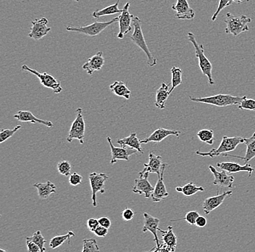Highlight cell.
Segmentation results:
<instances>
[{
	"mask_svg": "<svg viewBox=\"0 0 255 252\" xmlns=\"http://www.w3.org/2000/svg\"><path fill=\"white\" fill-rule=\"evenodd\" d=\"M94 234L98 237H105L108 234V228L99 226L94 231Z\"/></svg>",
	"mask_w": 255,
	"mask_h": 252,
	"instance_id": "45",
	"label": "cell"
},
{
	"mask_svg": "<svg viewBox=\"0 0 255 252\" xmlns=\"http://www.w3.org/2000/svg\"><path fill=\"white\" fill-rule=\"evenodd\" d=\"M226 27L225 31L227 34H232L234 36H239L242 33L250 31L249 23H251L252 18L242 15L241 16H235L228 12L224 20Z\"/></svg>",
	"mask_w": 255,
	"mask_h": 252,
	"instance_id": "4",
	"label": "cell"
},
{
	"mask_svg": "<svg viewBox=\"0 0 255 252\" xmlns=\"http://www.w3.org/2000/svg\"><path fill=\"white\" fill-rule=\"evenodd\" d=\"M75 1H79L80 0H75Z\"/></svg>",
	"mask_w": 255,
	"mask_h": 252,
	"instance_id": "50",
	"label": "cell"
},
{
	"mask_svg": "<svg viewBox=\"0 0 255 252\" xmlns=\"http://www.w3.org/2000/svg\"><path fill=\"white\" fill-rule=\"evenodd\" d=\"M199 216V214L197 211H190L186 213L184 218H181V219L171 220V222H178L181 221V220H185V221L187 222L191 226H195L196 220H197Z\"/></svg>",
	"mask_w": 255,
	"mask_h": 252,
	"instance_id": "39",
	"label": "cell"
},
{
	"mask_svg": "<svg viewBox=\"0 0 255 252\" xmlns=\"http://www.w3.org/2000/svg\"><path fill=\"white\" fill-rule=\"evenodd\" d=\"M57 170H58L59 173L64 176H70L71 172V164L68 161H61L57 164Z\"/></svg>",
	"mask_w": 255,
	"mask_h": 252,
	"instance_id": "38",
	"label": "cell"
},
{
	"mask_svg": "<svg viewBox=\"0 0 255 252\" xmlns=\"http://www.w3.org/2000/svg\"><path fill=\"white\" fill-rule=\"evenodd\" d=\"M98 220L100 226L108 228V229L111 227V220H110V218H108V217H101V218H99Z\"/></svg>",
	"mask_w": 255,
	"mask_h": 252,
	"instance_id": "47",
	"label": "cell"
},
{
	"mask_svg": "<svg viewBox=\"0 0 255 252\" xmlns=\"http://www.w3.org/2000/svg\"><path fill=\"white\" fill-rule=\"evenodd\" d=\"M21 126L18 125L15 127L14 129H6V130H1L0 132V143H3L7 140L8 139L10 138L11 137L13 136L14 134L17 132V130L21 128Z\"/></svg>",
	"mask_w": 255,
	"mask_h": 252,
	"instance_id": "37",
	"label": "cell"
},
{
	"mask_svg": "<svg viewBox=\"0 0 255 252\" xmlns=\"http://www.w3.org/2000/svg\"><path fill=\"white\" fill-rule=\"evenodd\" d=\"M76 113H77V116H76L74 122L72 124L69 134H68V138H67V141L71 143L73 140L76 139V140H79L81 144H84L86 124L85 122H84V116H83L82 109L81 108H77Z\"/></svg>",
	"mask_w": 255,
	"mask_h": 252,
	"instance_id": "8",
	"label": "cell"
},
{
	"mask_svg": "<svg viewBox=\"0 0 255 252\" xmlns=\"http://www.w3.org/2000/svg\"><path fill=\"white\" fill-rule=\"evenodd\" d=\"M83 244H84V247H83L82 252L100 251V248H99L97 241L95 239H84L83 241Z\"/></svg>",
	"mask_w": 255,
	"mask_h": 252,
	"instance_id": "36",
	"label": "cell"
},
{
	"mask_svg": "<svg viewBox=\"0 0 255 252\" xmlns=\"http://www.w3.org/2000/svg\"><path fill=\"white\" fill-rule=\"evenodd\" d=\"M173 227L168 226L166 231L159 228L158 231L162 234V239L163 244L168 247L172 252H175L177 247V237L173 233Z\"/></svg>",
	"mask_w": 255,
	"mask_h": 252,
	"instance_id": "25",
	"label": "cell"
},
{
	"mask_svg": "<svg viewBox=\"0 0 255 252\" xmlns=\"http://www.w3.org/2000/svg\"><path fill=\"white\" fill-rule=\"evenodd\" d=\"M210 172L214 175V181L213 185L218 188H228L233 187V184L235 179L233 175H229L226 170H221V172L218 171L213 166H209Z\"/></svg>",
	"mask_w": 255,
	"mask_h": 252,
	"instance_id": "16",
	"label": "cell"
},
{
	"mask_svg": "<svg viewBox=\"0 0 255 252\" xmlns=\"http://www.w3.org/2000/svg\"><path fill=\"white\" fill-rule=\"evenodd\" d=\"M87 226L88 228H89V231L94 233L96 228L100 226V223H99L98 219H96V218H90V219L87 220Z\"/></svg>",
	"mask_w": 255,
	"mask_h": 252,
	"instance_id": "44",
	"label": "cell"
},
{
	"mask_svg": "<svg viewBox=\"0 0 255 252\" xmlns=\"http://www.w3.org/2000/svg\"><path fill=\"white\" fill-rule=\"evenodd\" d=\"M26 241H30V242H33L37 244L39 248L41 249V252L46 251V248L44 247V245H45L47 241L43 237L41 231H37L36 232H35L31 237H27Z\"/></svg>",
	"mask_w": 255,
	"mask_h": 252,
	"instance_id": "35",
	"label": "cell"
},
{
	"mask_svg": "<svg viewBox=\"0 0 255 252\" xmlns=\"http://www.w3.org/2000/svg\"><path fill=\"white\" fill-rule=\"evenodd\" d=\"M14 118H15L17 121L22 122H30L31 124H41L46 127H54L53 123L50 121L43 120V119H39L33 116L31 111H19L17 114L14 115Z\"/></svg>",
	"mask_w": 255,
	"mask_h": 252,
	"instance_id": "22",
	"label": "cell"
},
{
	"mask_svg": "<svg viewBox=\"0 0 255 252\" xmlns=\"http://www.w3.org/2000/svg\"><path fill=\"white\" fill-rule=\"evenodd\" d=\"M74 236L75 234L73 231H69V232L65 234V235L55 236V237L52 238V239H51L50 243H49V247L52 249V250H55V249L60 247L62 244L65 243L66 241L70 240V239Z\"/></svg>",
	"mask_w": 255,
	"mask_h": 252,
	"instance_id": "33",
	"label": "cell"
},
{
	"mask_svg": "<svg viewBox=\"0 0 255 252\" xmlns=\"http://www.w3.org/2000/svg\"><path fill=\"white\" fill-rule=\"evenodd\" d=\"M245 143L247 146L246 154L244 157L242 156H234V155L224 154L223 156L225 157H234L237 159H242L245 164L250 162L252 159L255 158V132L253 134V136L249 138H245Z\"/></svg>",
	"mask_w": 255,
	"mask_h": 252,
	"instance_id": "23",
	"label": "cell"
},
{
	"mask_svg": "<svg viewBox=\"0 0 255 252\" xmlns=\"http://www.w3.org/2000/svg\"><path fill=\"white\" fill-rule=\"evenodd\" d=\"M83 178L81 175L78 174L77 172H74L70 175L69 183L70 185L73 186H77L82 183Z\"/></svg>",
	"mask_w": 255,
	"mask_h": 252,
	"instance_id": "42",
	"label": "cell"
},
{
	"mask_svg": "<svg viewBox=\"0 0 255 252\" xmlns=\"http://www.w3.org/2000/svg\"><path fill=\"white\" fill-rule=\"evenodd\" d=\"M197 137L201 142L209 145L214 143V132L212 130H202L197 133Z\"/></svg>",
	"mask_w": 255,
	"mask_h": 252,
	"instance_id": "34",
	"label": "cell"
},
{
	"mask_svg": "<svg viewBox=\"0 0 255 252\" xmlns=\"http://www.w3.org/2000/svg\"><path fill=\"white\" fill-rule=\"evenodd\" d=\"M48 19L46 17L36 19L31 21V28L28 36L34 40H40L44 36H47L52 28L48 27Z\"/></svg>",
	"mask_w": 255,
	"mask_h": 252,
	"instance_id": "12",
	"label": "cell"
},
{
	"mask_svg": "<svg viewBox=\"0 0 255 252\" xmlns=\"http://www.w3.org/2000/svg\"><path fill=\"white\" fill-rule=\"evenodd\" d=\"M232 195L233 191H229L219 194V195L207 198V199H205V202H203V204H202V208H203L205 215H208L209 214H210V212L216 210L217 208H218L224 202V201L227 198L231 197Z\"/></svg>",
	"mask_w": 255,
	"mask_h": 252,
	"instance_id": "17",
	"label": "cell"
},
{
	"mask_svg": "<svg viewBox=\"0 0 255 252\" xmlns=\"http://www.w3.org/2000/svg\"><path fill=\"white\" fill-rule=\"evenodd\" d=\"M135 212L130 208H127L122 212V218L125 221H130L134 217Z\"/></svg>",
	"mask_w": 255,
	"mask_h": 252,
	"instance_id": "43",
	"label": "cell"
},
{
	"mask_svg": "<svg viewBox=\"0 0 255 252\" xmlns=\"http://www.w3.org/2000/svg\"><path fill=\"white\" fill-rule=\"evenodd\" d=\"M172 9L175 11V16L178 19L193 20L195 17V11L191 8L187 0H177Z\"/></svg>",
	"mask_w": 255,
	"mask_h": 252,
	"instance_id": "14",
	"label": "cell"
},
{
	"mask_svg": "<svg viewBox=\"0 0 255 252\" xmlns=\"http://www.w3.org/2000/svg\"><path fill=\"white\" fill-rule=\"evenodd\" d=\"M207 220L205 217L199 215L198 218L196 220L195 226L199 228H205L207 226Z\"/></svg>",
	"mask_w": 255,
	"mask_h": 252,
	"instance_id": "48",
	"label": "cell"
},
{
	"mask_svg": "<svg viewBox=\"0 0 255 252\" xmlns=\"http://www.w3.org/2000/svg\"><path fill=\"white\" fill-rule=\"evenodd\" d=\"M21 70L22 71H28V72L35 75L39 79L40 82L44 87H45L46 88L50 89L55 94L60 93L63 90L61 83L57 81L52 75L49 74L47 72H39L36 70L29 68V66L27 65H22Z\"/></svg>",
	"mask_w": 255,
	"mask_h": 252,
	"instance_id": "7",
	"label": "cell"
},
{
	"mask_svg": "<svg viewBox=\"0 0 255 252\" xmlns=\"http://www.w3.org/2000/svg\"><path fill=\"white\" fill-rule=\"evenodd\" d=\"M141 23H142V22L140 20L139 17H133V25L134 30H133V33L129 37H130V40L133 41V43L136 44L144 52L145 55L147 57V64L149 65V66L153 67L157 65V59L153 56L151 51L149 50V47H148L146 41H145L142 28H141Z\"/></svg>",
	"mask_w": 255,
	"mask_h": 252,
	"instance_id": "2",
	"label": "cell"
},
{
	"mask_svg": "<svg viewBox=\"0 0 255 252\" xmlns=\"http://www.w3.org/2000/svg\"><path fill=\"white\" fill-rule=\"evenodd\" d=\"M110 90L116 96L123 97V98L129 100L131 92L128 88L127 84L124 81H116L110 86Z\"/></svg>",
	"mask_w": 255,
	"mask_h": 252,
	"instance_id": "29",
	"label": "cell"
},
{
	"mask_svg": "<svg viewBox=\"0 0 255 252\" xmlns=\"http://www.w3.org/2000/svg\"><path fill=\"white\" fill-rule=\"evenodd\" d=\"M187 36L188 39L195 48L196 57L198 58L199 66L202 74L207 76L209 84L213 85L215 82L213 78V65L205 55L203 44H199L195 35L192 32L188 33Z\"/></svg>",
	"mask_w": 255,
	"mask_h": 252,
	"instance_id": "1",
	"label": "cell"
},
{
	"mask_svg": "<svg viewBox=\"0 0 255 252\" xmlns=\"http://www.w3.org/2000/svg\"><path fill=\"white\" fill-rule=\"evenodd\" d=\"M110 146H111L112 159L111 164L112 165L116 164L119 160H129V156L136 152V150L133 148H127V147H116L113 144L112 139L110 137L107 138Z\"/></svg>",
	"mask_w": 255,
	"mask_h": 252,
	"instance_id": "15",
	"label": "cell"
},
{
	"mask_svg": "<svg viewBox=\"0 0 255 252\" xmlns=\"http://www.w3.org/2000/svg\"><path fill=\"white\" fill-rule=\"evenodd\" d=\"M245 0H232L233 2L236 3H242L243 1H245Z\"/></svg>",
	"mask_w": 255,
	"mask_h": 252,
	"instance_id": "49",
	"label": "cell"
},
{
	"mask_svg": "<svg viewBox=\"0 0 255 252\" xmlns=\"http://www.w3.org/2000/svg\"><path fill=\"white\" fill-rule=\"evenodd\" d=\"M143 165L144 166H143L142 171L140 172L138 175L155 173L157 174L158 178L164 173L165 168L168 166L167 164L162 163V158L160 156H157L153 152L149 153V162Z\"/></svg>",
	"mask_w": 255,
	"mask_h": 252,
	"instance_id": "10",
	"label": "cell"
},
{
	"mask_svg": "<svg viewBox=\"0 0 255 252\" xmlns=\"http://www.w3.org/2000/svg\"><path fill=\"white\" fill-rule=\"evenodd\" d=\"M246 98V96H234V95H223V94L205 97V98H194V97L189 96V99L191 101L218 107L239 106L242 103V100Z\"/></svg>",
	"mask_w": 255,
	"mask_h": 252,
	"instance_id": "5",
	"label": "cell"
},
{
	"mask_svg": "<svg viewBox=\"0 0 255 252\" xmlns=\"http://www.w3.org/2000/svg\"><path fill=\"white\" fill-rule=\"evenodd\" d=\"M181 131L167 130V129L159 128L154 131L150 136L148 137L144 140H141V143L142 144H146L149 142H153V143H158L161 141L167 138V137L173 136L179 137L181 135Z\"/></svg>",
	"mask_w": 255,
	"mask_h": 252,
	"instance_id": "18",
	"label": "cell"
},
{
	"mask_svg": "<svg viewBox=\"0 0 255 252\" xmlns=\"http://www.w3.org/2000/svg\"><path fill=\"white\" fill-rule=\"evenodd\" d=\"M163 174H162L160 177H159L158 180L156 183L155 187L154 188L152 194H151V199L154 202H159L161 201L166 199L169 196L168 192L167 191L166 186L163 181Z\"/></svg>",
	"mask_w": 255,
	"mask_h": 252,
	"instance_id": "24",
	"label": "cell"
},
{
	"mask_svg": "<svg viewBox=\"0 0 255 252\" xmlns=\"http://www.w3.org/2000/svg\"><path fill=\"white\" fill-rule=\"evenodd\" d=\"M149 173H145L143 175H139V178L135 180V185L132 189L134 194L143 195L146 199H149L151 196L154 188L151 183L148 180Z\"/></svg>",
	"mask_w": 255,
	"mask_h": 252,
	"instance_id": "13",
	"label": "cell"
},
{
	"mask_svg": "<svg viewBox=\"0 0 255 252\" xmlns=\"http://www.w3.org/2000/svg\"><path fill=\"white\" fill-rule=\"evenodd\" d=\"M130 2H127L123 8V12L119 16V33L118 37L124 39V36L132 30L131 23H133V15L129 12Z\"/></svg>",
	"mask_w": 255,
	"mask_h": 252,
	"instance_id": "11",
	"label": "cell"
},
{
	"mask_svg": "<svg viewBox=\"0 0 255 252\" xmlns=\"http://www.w3.org/2000/svg\"><path fill=\"white\" fill-rule=\"evenodd\" d=\"M89 179L92 188V205L94 207H97V194L100 192L102 194H105V184L107 180L109 179V177L105 173L92 172L89 175Z\"/></svg>",
	"mask_w": 255,
	"mask_h": 252,
	"instance_id": "9",
	"label": "cell"
},
{
	"mask_svg": "<svg viewBox=\"0 0 255 252\" xmlns=\"http://www.w3.org/2000/svg\"><path fill=\"white\" fill-rule=\"evenodd\" d=\"M170 72H171L172 74V87L170 88V93H172V92L178 86L181 85L182 84V71H181V68L173 66L171 70H170Z\"/></svg>",
	"mask_w": 255,
	"mask_h": 252,
	"instance_id": "32",
	"label": "cell"
},
{
	"mask_svg": "<svg viewBox=\"0 0 255 252\" xmlns=\"http://www.w3.org/2000/svg\"><path fill=\"white\" fill-rule=\"evenodd\" d=\"M33 187L37 189L38 195L41 199H47L52 194L56 193V186L53 183L47 181V183H37L33 184Z\"/></svg>",
	"mask_w": 255,
	"mask_h": 252,
	"instance_id": "26",
	"label": "cell"
},
{
	"mask_svg": "<svg viewBox=\"0 0 255 252\" xmlns=\"http://www.w3.org/2000/svg\"><path fill=\"white\" fill-rule=\"evenodd\" d=\"M26 244L28 252H41V249H40L39 246L36 243H34V242L26 241Z\"/></svg>",
	"mask_w": 255,
	"mask_h": 252,
	"instance_id": "46",
	"label": "cell"
},
{
	"mask_svg": "<svg viewBox=\"0 0 255 252\" xmlns=\"http://www.w3.org/2000/svg\"><path fill=\"white\" fill-rule=\"evenodd\" d=\"M120 0H118L115 4L112 5L108 6L105 8L102 9H97L93 12L92 13V17L95 18H100L103 16H107V15H114V14L121 13L123 12V9H119V4Z\"/></svg>",
	"mask_w": 255,
	"mask_h": 252,
	"instance_id": "30",
	"label": "cell"
},
{
	"mask_svg": "<svg viewBox=\"0 0 255 252\" xmlns=\"http://www.w3.org/2000/svg\"><path fill=\"white\" fill-rule=\"evenodd\" d=\"M170 94L171 93L169 90V86L165 82L162 83L156 92L155 106L159 109H164L165 108V103Z\"/></svg>",
	"mask_w": 255,
	"mask_h": 252,
	"instance_id": "28",
	"label": "cell"
},
{
	"mask_svg": "<svg viewBox=\"0 0 255 252\" xmlns=\"http://www.w3.org/2000/svg\"><path fill=\"white\" fill-rule=\"evenodd\" d=\"M175 191L177 192L181 193L185 196L190 197V196L195 195L197 193L203 192V191H205V188L202 187V186L199 187L197 185L191 182V183H188L185 186H178V187L175 188Z\"/></svg>",
	"mask_w": 255,
	"mask_h": 252,
	"instance_id": "31",
	"label": "cell"
},
{
	"mask_svg": "<svg viewBox=\"0 0 255 252\" xmlns=\"http://www.w3.org/2000/svg\"><path fill=\"white\" fill-rule=\"evenodd\" d=\"M245 143V138L241 137H232L229 138L227 136H223L222 141L218 148H213L208 152H201L200 151H196V154L202 157H216V156H223L224 154L230 153L236 150L239 144Z\"/></svg>",
	"mask_w": 255,
	"mask_h": 252,
	"instance_id": "3",
	"label": "cell"
},
{
	"mask_svg": "<svg viewBox=\"0 0 255 252\" xmlns=\"http://www.w3.org/2000/svg\"><path fill=\"white\" fill-rule=\"evenodd\" d=\"M118 143L122 147L128 146L133 148V149L136 150L137 152L141 154H143V150L141 149V140H138L136 133H135V132H132L127 138L118 140Z\"/></svg>",
	"mask_w": 255,
	"mask_h": 252,
	"instance_id": "27",
	"label": "cell"
},
{
	"mask_svg": "<svg viewBox=\"0 0 255 252\" xmlns=\"http://www.w3.org/2000/svg\"><path fill=\"white\" fill-rule=\"evenodd\" d=\"M119 20V16L112 19L111 20L108 22H95L90 25H83V26H72L68 25L66 27V30L68 31H74V32H79L84 33L87 36L95 37L100 33L103 32L104 30L106 29L110 25L113 23H117Z\"/></svg>",
	"mask_w": 255,
	"mask_h": 252,
	"instance_id": "6",
	"label": "cell"
},
{
	"mask_svg": "<svg viewBox=\"0 0 255 252\" xmlns=\"http://www.w3.org/2000/svg\"><path fill=\"white\" fill-rule=\"evenodd\" d=\"M105 65V58L103 52H98L95 55L88 59L87 61L83 65V69L85 70L89 75L93 74L95 71H99Z\"/></svg>",
	"mask_w": 255,
	"mask_h": 252,
	"instance_id": "20",
	"label": "cell"
},
{
	"mask_svg": "<svg viewBox=\"0 0 255 252\" xmlns=\"http://www.w3.org/2000/svg\"><path fill=\"white\" fill-rule=\"evenodd\" d=\"M218 167L221 170H226L229 173H238V172H249V177L252 176V174L254 172V168L251 164H245V165H241L238 163L235 162H221L217 164Z\"/></svg>",
	"mask_w": 255,
	"mask_h": 252,
	"instance_id": "21",
	"label": "cell"
},
{
	"mask_svg": "<svg viewBox=\"0 0 255 252\" xmlns=\"http://www.w3.org/2000/svg\"><path fill=\"white\" fill-rule=\"evenodd\" d=\"M239 109L255 111V100L253 99H244L238 106Z\"/></svg>",
	"mask_w": 255,
	"mask_h": 252,
	"instance_id": "40",
	"label": "cell"
},
{
	"mask_svg": "<svg viewBox=\"0 0 255 252\" xmlns=\"http://www.w3.org/2000/svg\"><path fill=\"white\" fill-rule=\"evenodd\" d=\"M232 3V0H220L218 9H217L215 13L213 14V17H212V21H215V20L218 18V15H219L220 12H221L223 9L229 7V5H231Z\"/></svg>",
	"mask_w": 255,
	"mask_h": 252,
	"instance_id": "41",
	"label": "cell"
},
{
	"mask_svg": "<svg viewBox=\"0 0 255 252\" xmlns=\"http://www.w3.org/2000/svg\"><path fill=\"white\" fill-rule=\"evenodd\" d=\"M144 218V224L142 228V232L146 233L147 231L151 233L154 236V241L157 244L155 247H159L161 245L159 244L158 236H157V231L159 230V220L158 218H154L148 213H143Z\"/></svg>",
	"mask_w": 255,
	"mask_h": 252,
	"instance_id": "19",
	"label": "cell"
}]
</instances>
